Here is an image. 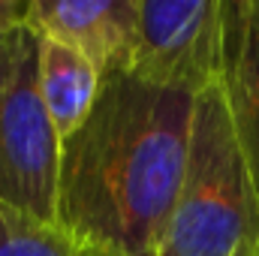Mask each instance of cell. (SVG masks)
Returning a JSON list of instances; mask_svg holds the SVG:
<instances>
[{
	"instance_id": "cell-4",
	"label": "cell",
	"mask_w": 259,
	"mask_h": 256,
	"mask_svg": "<svg viewBox=\"0 0 259 256\" xmlns=\"http://www.w3.org/2000/svg\"><path fill=\"white\" fill-rule=\"evenodd\" d=\"M220 49L223 0H139L124 75L196 97L217 81Z\"/></svg>"
},
{
	"instance_id": "cell-5",
	"label": "cell",
	"mask_w": 259,
	"mask_h": 256,
	"mask_svg": "<svg viewBox=\"0 0 259 256\" xmlns=\"http://www.w3.org/2000/svg\"><path fill=\"white\" fill-rule=\"evenodd\" d=\"M139 0H27L24 27L88 58L100 78L124 75L136 42Z\"/></svg>"
},
{
	"instance_id": "cell-10",
	"label": "cell",
	"mask_w": 259,
	"mask_h": 256,
	"mask_svg": "<svg viewBox=\"0 0 259 256\" xmlns=\"http://www.w3.org/2000/svg\"><path fill=\"white\" fill-rule=\"evenodd\" d=\"M232 256H259V235L256 238H250V241H244Z\"/></svg>"
},
{
	"instance_id": "cell-2",
	"label": "cell",
	"mask_w": 259,
	"mask_h": 256,
	"mask_svg": "<svg viewBox=\"0 0 259 256\" xmlns=\"http://www.w3.org/2000/svg\"><path fill=\"white\" fill-rule=\"evenodd\" d=\"M259 235V202L214 81L193 100L187 163L157 256H232Z\"/></svg>"
},
{
	"instance_id": "cell-8",
	"label": "cell",
	"mask_w": 259,
	"mask_h": 256,
	"mask_svg": "<svg viewBox=\"0 0 259 256\" xmlns=\"http://www.w3.org/2000/svg\"><path fill=\"white\" fill-rule=\"evenodd\" d=\"M0 256H106L64 232L58 223H42L0 205Z\"/></svg>"
},
{
	"instance_id": "cell-7",
	"label": "cell",
	"mask_w": 259,
	"mask_h": 256,
	"mask_svg": "<svg viewBox=\"0 0 259 256\" xmlns=\"http://www.w3.org/2000/svg\"><path fill=\"white\" fill-rule=\"evenodd\" d=\"M100 72L58 39L36 36V91L61 145L84 124L100 94Z\"/></svg>"
},
{
	"instance_id": "cell-3",
	"label": "cell",
	"mask_w": 259,
	"mask_h": 256,
	"mask_svg": "<svg viewBox=\"0 0 259 256\" xmlns=\"http://www.w3.org/2000/svg\"><path fill=\"white\" fill-rule=\"evenodd\" d=\"M61 139L36 91V36L27 30L12 81L0 100V205L55 223Z\"/></svg>"
},
{
	"instance_id": "cell-1",
	"label": "cell",
	"mask_w": 259,
	"mask_h": 256,
	"mask_svg": "<svg viewBox=\"0 0 259 256\" xmlns=\"http://www.w3.org/2000/svg\"><path fill=\"white\" fill-rule=\"evenodd\" d=\"M193 100L130 75L103 78L61 145L55 223L106 256H157L181 187Z\"/></svg>"
},
{
	"instance_id": "cell-9",
	"label": "cell",
	"mask_w": 259,
	"mask_h": 256,
	"mask_svg": "<svg viewBox=\"0 0 259 256\" xmlns=\"http://www.w3.org/2000/svg\"><path fill=\"white\" fill-rule=\"evenodd\" d=\"M24 6L27 0H0V100L12 81V72L24 49Z\"/></svg>"
},
{
	"instance_id": "cell-6",
	"label": "cell",
	"mask_w": 259,
	"mask_h": 256,
	"mask_svg": "<svg viewBox=\"0 0 259 256\" xmlns=\"http://www.w3.org/2000/svg\"><path fill=\"white\" fill-rule=\"evenodd\" d=\"M217 84L259 202V0H223Z\"/></svg>"
}]
</instances>
